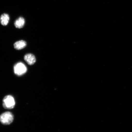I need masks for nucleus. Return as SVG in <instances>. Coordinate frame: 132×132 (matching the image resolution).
Returning <instances> with one entry per match:
<instances>
[{
	"instance_id": "nucleus-6",
	"label": "nucleus",
	"mask_w": 132,
	"mask_h": 132,
	"mask_svg": "<svg viewBox=\"0 0 132 132\" xmlns=\"http://www.w3.org/2000/svg\"><path fill=\"white\" fill-rule=\"evenodd\" d=\"M27 45L26 41L21 40L17 41L14 44V48L17 50H20L24 48Z\"/></svg>"
},
{
	"instance_id": "nucleus-1",
	"label": "nucleus",
	"mask_w": 132,
	"mask_h": 132,
	"mask_svg": "<svg viewBox=\"0 0 132 132\" xmlns=\"http://www.w3.org/2000/svg\"><path fill=\"white\" fill-rule=\"evenodd\" d=\"M14 117L10 112H6L0 115V121L4 125H9L12 122Z\"/></svg>"
},
{
	"instance_id": "nucleus-5",
	"label": "nucleus",
	"mask_w": 132,
	"mask_h": 132,
	"mask_svg": "<svg viewBox=\"0 0 132 132\" xmlns=\"http://www.w3.org/2000/svg\"><path fill=\"white\" fill-rule=\"evenodd\" d=\"M10 16L9 15L6 13H4L1 15L0 17V22L2 25H7L9 22Z\"/></svg>"
},
{
	"instance_id": "nucleus-7",
	"label": "nucleus",
	"mask_w": 132,
	"mask_h": 132,
	"mask_svg": "<svg viewBox=\"0 0 132 132\" xmlns=\"http://www.w3.org/2000/svg\"><path fill=\"white\" fill-rule=\"evenodd\" d=\"M25 21L23 18L20 17L16 20L14 22V26L18 29L22 28L24 27Z\"/></svg>"
},
{
	"instance_id": "nucleus-4",
	"label": "nucleus",
	"mask_w": 132,
	"mask_h": 132,
	"mask_svg": "<svg viewBox=\"0 0 132 132\" xmlns=\"http://www.w3.org/2000/svg\"><path fill=\"white\" fill-rule=\"evenodd\" d=\"M24 60L29 65H32L36 62V58L34 54H28L25 55Z\"/></svg>"
},
{
	"instance_id": "nucleus-3",
	"label": "nucleus",
	"mask_w": 132,
	"mask_h": 132,
	"mask_svg": "<svg viewBox=\"0 0 132 132\" xmlns=\"http://www.w3.org/2000/svg\"><path fill=\"white\" fill-rule=\"evenodd\" d=\"M14 73L16 75L21 76L26 73L27 69L24 64L22 62H20L14 65Z\"/></svg>"
},
{
	"instance_id": "nucleus-2",
	"label": "nucleus",
	"mask_w": 132,
	"mask_h": 132,
	"mask_svg": "<svg viewBox=\"0 0 132 132\" xmlns=\"http://www.w3.org/2000/svg\"><path fill=\"white\" fill-rule=\"evenodd\" d=\"M15 104V101L12 96L6 95L3 101V105L6 109H12L14 108Z\"/></svg>"
}]
</instances>
